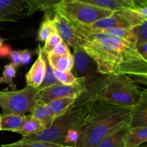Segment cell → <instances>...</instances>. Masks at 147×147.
<instances>
[{"label":"cell","mask_w":147,"mask_h":147,"mask_svg":"<svg viewBox=\"0 0 147 147\" xmlns=\"http://www.w3.org/2000/svg\"><path fill=\"white\" fill-rule=\"evenodd\" d=\"M73 27L83 40L80 48L96 62L99 74H127L146 84L147 61L138 53L136 45L116 36Z\"/></svg>","instance_id":"6da1fadb"},{"label":"cell","mask_w":147,"mask_h":147,"mask_svg":"<svg viewBox=\"0 0 147 147\" xmlns=\"http://www.w3.org/2000/svg\"><path fill=\"white\" fill-rule=\"evenodd\" d=\"M131 112V108L93 99L75 146L96 147L119 128L130 125Z\"/></svg>","instance_id":"7a4b0ae2"},{"label":"cell","mask_w":147,"mask_h":147,"mask_svg":"<svg viewBox=\"0 0 147 147\" xmlns=\"http://www.w3.org/2000/svg\"><path fill=\"white\" fill-rule=\"evenodd\" d=\"M103 76V75H102ZM101 76L88 85L86 92L76 98L74 103L60 116L55 118L49 128L38 133L23 136L20 142H47L64 145V141L68 130H80L90 110L92 100L96 98V91Z\"/></svg>","instance_id":"3957f363"},{"label":"cell","mask_w":147,"mask_h":147,"mask_svg":"<svg viewBox=\"0 0 147 147\" xmlns=\"http://www.w3.org/2000/svg\"><path fill=\"white\" fill-rule=\"evenodd\" d=\"M146 92V90H141L129 75H103L98 84L96 99L133 108L140 102Z\"/></svg>","instance_id":"277c9868"},{"label":"cell","mask_w":147,"mask_h":147,"mask_svg":"<svg viewBox=\"0 0 147 147\" xmlns=\"http://www.w3.org/2000/svg\"><path fill=\"white\" fill-rule=\"evenodd\" d=\"M71 25H90L109 17L113 11L82 2L78 0H63L53 8Z\"/></svg>","instance_id":"5b68a950"},{"label":"cell","mask_w":147,"mask_h":147,"mask_svg":"<svg viewBox=\"0 0 147 147\" xmlns=\"http://www.w3.org/2000/svg\"><path fill=\"white\" fill-rule=\"evenodd\" d=\"M38 100V92L30 86L20 90L0 91V108L3 114L31 112Z\"/></svg>","instance_id":"8992f818"},{"label":"cell","mask_w":147,"mask_h":147,"mask_svg":"<svg viewBox=\"0 0 147 147\" xmlns=\"http://www.w3.org/2000/svg\"><path fill=\"white\" fill-rule=\"evenodd\" d=\"M87 81L84 78H77L72 84H55L38 92V100L47 103L56 98H77L86 92L88 88Z\"/></svg>","instance_id":"52a82bcc"},{"label":"cell","mask_w":147,"mask_h":147,"mask_svg":"<svg viewBox=\"0 0 147 147\" xmlns=\"http://www.w3.org/2000/svg\"><path fill=\"white\" fill-rule=\"evenodd\" d=\"M45 16L47 17L54 30L68 46H71L73 48H81L83 40L76 33L73 26L59 13L53 10H50L45 11Z\"/></svg>","instance_id":"ba28073f"},{"label":"cell","mask_w":147,"mask_h":147,"mask_svg":"<svg viewBox=\"0 0 147 147\" xmlns=\"http://www.w3.org/2000/svg\"><path fill=\"white\" fill-rule=\"evenodd\" d=\"M73 74L76 78H84L88 84L102 76L98 73L96 63L80 48H73Z\"/></svg>","instance_id":"9c48e42d"},{"label":"cell","mask_w":147,"mask_h":147,"mask_svg":"<svg viewBox=\"0 0 147 147\" xmlns=\"http://www.w3.org/2000/svg\"><path fill=\"white\" fill-rule=\"evenodd\" d=\"M28 10L27 0H0V22L18 21Z\"/></svg>","instance_id":"30bf717a"},{"label":"cell","mask_w":147,"mask_h":147,"mask_svg":"<svg viewBox=\"0 0 147 147\" xmlns=\"http://www.w3.org/2000/svg\"><path fill=\"white\" fill-rule=\"evenodd\" d=\"M46 56L42 46L39 45L37 59L25 75L27 86L37 89L42 84L46 71Z\"/></svg>","instance_id":"8fae6325"},{"label":"cell","mask_w":147,"mask_h":147,"mask_svg":"<svg viewBox=\"0 0 147 147\" xmlns=\"http://www.w3.org/2000/svg\"><path fill=\"white\" fill-rule=\"evenodd\" d=\"M74 27H78L83 31L88 32L90 33H102V34L111 35L116 36L120 38L126 40L133 44L136 45L137 43V37L136 34L134 33L133 30L131 29L126 28H120V27H116V28H88L85 26L82 25H76Z\"/></svg>","instance_id":"7c38bea8"},{"label":"cell","mask_w":147,"mask_h":147,"mask_svg":"<svg viewBox=\"0 0 147 147\" xmlns=\"http://www.w3.org/2000/svg\"><path fill=\"white\" fill-rule=\"evenodd\" d=\"M85 26L88 28H116V27H120V28H126V29H133L131 28L129 23L120 15L117 11H113V14L109 17L106 18L101 19L96 22L93 23L90 25H82Z\"/></svg>","instance_id":"4fadbf2b"},{"label":"cell","mask_w":147,"mask_h":147,"mask_svg":"<svg viewBox=\"0 0 147 147\" xmlns=\"http://www.w3.org/2000/svg\"><path fill=\"white\" fill-rule=\"evenodd\" d=\"M47 61L53 69L58 71H72L73 59L71 52L64 54L48 53L46 54Z\"/></svg>","instance_id":"5bb4252c"},{"label":"cell","mask_w":147,"mask_h":147,"mask_svg":"<svg viewBox=\"0 0 147 147\" xmlns=\"http://www.w3.org/2000/svg\"><path fill=\"white\" fill-rule=\"evenodd\" d=\"M131 127L147 126V92L137 105L131 108Z\"/></svg>","instance_id":"9a60e30c"},{"label":"cell","mask_w":147,"mask_h":147,"mask_svg":"<svg viewBox=\"0 0 147 147\" xmlns=\"http://www.w3.org/2000/svg\"><path fill=\"white\" fill-rule=\"evenodd\" d=\"M147 141V126L131 127L125 136V147H139Z\"/></svg>","instance_id":"2e32d148"},{"label":"cell","mask_w":147,"mask_h":147,"mask_svg":"<svg viewBox=\"0 0 147 147\" xmlns=\"http://www.w3.org/2000/svg\"><path fill=\"white\" fill-rule=\"evenodd\" d=\"M130 128V125H126L119 128L106 137L96 147H125V136Z\"/></svg>","instance_id":"e0dca14e"},{"label":"cell","mask_w":147,"mask_h":147,"mask_svg":"<svg viewBox=\"0 0 147 147\" xmlns=\"http://www.w3.org/2000/svg\"><path fill=\"white\" fill-rule=\"evenodd\" d=\"M44 129L45 128L42 122L34 118L32 114H30L27 115H25V118L21 127L15 131V133L20 134L23 137L38 133Z\"/></svg>","instance_id":"ac0fdd59"},{"label":"cell","mask_w":147,"mask_h":147,"mask_svg":"<svg viewBox=\"0 0 147 147\" xmlns=\"http://www.w3.org/2000/svg\"><path fill=\"white\" fill-rule=\"evenodd\" d=\"M30 114L33 115L44 125L45 128H47L52 125L55 120V117L49 110L47 104L37 100L35 106Z\"/></svg>","instance_id":"d6986e66"},{"label":"cell","mask_w":147,"mask_h":147,"mask_svg":"<svg viewBox=\"0 0 147 147\" xmlns=\"http://www.w3.org/2000/svg\"><path fill=\"white\" fill-rule=\"evenodd\" d=\"M76 98L62 97L56 98L48 102L47 106L55 118L64 113L75 102Z\"/></svg>","instance_id":"ffe728a7"},{"label":"cell","mask_w":147,"mask_h":147,"mask_svg":"<svg viewBox=\"0 0 147 147\" xmlns=\"http://www.w3.org/2000/svg\"><path fill=\"white\" fill-rule=\"evenodd\" d=\"M25 115L21 114H3L1 115V131L15 132L21 127Z\"/></svg>","instance_id":"44dd1931"},{"label":"cell","mask_w":147,"mask_h":147,"mask_svg":"<svg viewBox=\"0 0 147 147\" xmlns=\"http://www.w3.org/2000/svg\"><path fill=\"white\" fill-rule=\"evenodd\" d=\"M63 0H27L29 6L27 16L38 11H47L58 5Z\"/></svg>","instance_id":"7402d4cb"},{"label":"cell","mask_w":147,"mask_h":147,"mask_svg":"<svg viewBox=\"0 0 147 147\" xmlns=\"http://www.w3.org/2000/svg\"><path fill=\"white\" fill-rule=\"evenodd\" d=\"M78 1L112 11H116L126 7H130L122 0H78Z\"/></svg>","instance_id":"603a6c76"},{"label":"cell","mask_w":147,"mask_h":147,"mask_svg":"<svg viewBox=\"0 0 147 147\" xmlns=\"http://www.w3.org/2000/svg\"><path fill=\"white\" fill-rule=\"evenodd\" d=\"M60 82L57 80V78L55 77L54 74V69L52 68V66L49 64L48 61H47V56H46V71L45 74L44 79H43L42 82L41 84L40 85L37 89V92L41 91L42 89H45V88L49 87L50 86L55 84H60Z\"/></svg>","instance_id":"cb8c5ba5"},{"label":"cell","mask_w":147,"mask_h":147,"mask_svg":"<svg viewBox=\"0 0 147 147\" xmlns=\"http://www.w3.org/2000/svg\"><path fill=\"white\" fill-rule=\"evenodd\" d=\"M17 69L13 66L12 63H9L4 66L2 76L0 77V84H7L12 90H15L16 84L13 82V79L16 76Z\"/></svg>","instance_id":"d4e9b609"},{"label":"cell","mask_w":147,"mask_h":147,"mask_svg":"<svg viewBox=\"0 0 147 147\" xmlns=\"http://www.w3.org/2000/svg\"><path fill=\"white\" fill-rule=\"evenodd\" d=\"M63 145L56 144H52V143L47 142H40V141H36V142H17L12 143L9 144H3L1 147H60Z\"/></svg>","instance_id":"484cf974"},{"label":"cell","mask_w":147,"mask_h":147,"mask_svg":"<svg viewBox=\"0 0 147 147\" xmlns=\"http://www.w3.org/2000/svg\"><path fill=\"white\" fill-rule=\"evenodd\" d=\"M54 31V28L51 25V24L49 22L47 17L45 16L44 20H43L42 22L41 23V25H40V29H39L37 38L40 41L44 43L48 38L49 36L52 34V33H53Z\"/></svg>","instance_id":"4316f807"},{"label":"cell","mask_w":147,"mask_h":147,"mask_svg":"<svg viewBox=\"0 0 147 147\" xmlns=\"http://www.w3.org/2000/svg\"><path fill=\"white\" fill-rule=\"evenodd\" d=\"M62 37L59 35L58 33L55 30L52 34L48 37V38L45 42V46L42 48L43 52L45 54H47L48 53L51 52L57 45L60 44L63 41Z\"/></svg>","instance_id":"83f0119b"},{"label":"cell","mask_w":147,"mask_h":147,"mask_svg":"<svg viewBox=\"0 0 147 147\" xmlns=\"http://www.w3.org/2000/svg\"><path fill=\"white\" fill-rule=\"evenodd\" d=\"M54 74L62 84H72L77 80V78L71 71H58L54 69Z\"/></svg>","instance_id":"f1b7e54d"},{"label":"cell","mask_w":147,"mask_h":147,"mask_svg":"<svg viewBox=\"0 0 147 147\" xmlns=\"http://www.w3.org/2000/svg\"><path fill=\"white\" fill-rule=\"evenodd\" d=\"M133 30L137 37V43L147 42V21L144 22L140 25L135 27Z\"/></svg>","instance_id":"f546056e"},{"label":"cell","mask_w":147,"mask_h":147,"mask_svg":"<svg viewBox=\"0 0 147 147\" xmlns=\"http://www.w3.org/2000/svg\"><path fill=\"white\" fill-rule=\"evenodd\" d=\"M79 133H80V130L77 128H70V130H68L66 134L63 146H75L78 138Z\"/></svg>","instance_id":"4dcf8cb0"},{"label":"cell","mask_w":147,"mask_h":147,"mask_svg":"<svg viewBox=\"0 0 147 147\" xmlns=\"http://www.w3.org/2000/svg\"><path fill=\"white\" fill-rule=\"evenodd\" d=\"M70 48H69V46L64 41L61 42L59 45H57L51 52L50 53H56V54H64V53H70Z\"/></svg>","instance_id":"1f68e13d"},{"label":"cell","mask_w":147,"mask_h":147,"mask_svg":"<svg viewBox=\"0 0 147 147\" xmlns=\"http://www.w3.org/2000/svg\"><path fill=\"white\" fill-rule=\"evenodd\" d=\"M9 56L12 61V64L16 69L21 64V51L20 50H11Z\"/></svg>","instance_id":"d6a6232c"},{"label":"cell","mask_w":147,"mask_h":147,"mask_svg":"<svg viewBox=\"0 0 147 147\" xmlns=\"http://www.w3.org/2000/svg\"><path fill=\"white\" fill-rule=\"evenodd\" d=\"M32 53L29 50H25L21 51V63L23 65H27L31 61Z\"/></svg>","instance_id":"836d02e7"},{"label":"cell","mask_w":147,"mask_h":147,"mask_svg":"<svg viewBox=\"0 0 147 147\" xmlns=\"http://www.w3.org/2000/svg\"><path fill=\"white\" fill-rule=\"evenodd\" d=\"M136 50L138 53L147 61V42L136 44Z\"/></svg>","instance_id":"e575fe53"},{"label":"cell","mask_w":147,"mask_h":147,"mask_svg":"<svg viewBox=\"0 0 147 147\" xmlns=\"http://www.w3.org/2000/svg\"><path fill=\"white\" fill-rule=\"evenodd\" d=\"M11 50V48L9 46L2 45L0 47V57H7V56H9Z\"/></svg>","instance_id":"d590c367"},{"label":"cell","mask_w":147,"mask_h":147,"mask_svg":"<svg viewBox=\"0 0 147 147\" xmlns=\"http://www.w3.org/2000/svg\"><path fill=\"white\" fill-rule=\"evenodd\" d=\"M123 1H124L126 4H127L131 8H135L136 7V0H122Z\"/></svg>","instance_id":"8d00e7d4"},{"label":"cell","mask_w":147,"mask_h":147,"mask_svg":"<svg viewBox=\"0 0 147 147\" xmlns=\"http://www.w3.org/2000/svg\"><path fill=\"white\" fill-rule=\"evenodd\" d=\"M3 42H4V40H3V38H1V37H0V47L3 45Z\"/></svg>","instance_id":"74e56055"},{"label":"cell","mask_w":147,"mask_h":147,"mask_svg":"<svg viewBox=\"0 0 147 147\" xmlns=\"http://www.w3.org/2000/svg\"><path fill=\"white\" fill-rule=\"evenodd\" d=\"M60 147H76L74 146H61Z\"/></svg>","instance_id":"f35d334b"},{"label":"cell","mask_w":147,"mask_h":147,"mask_svg":"<svg viewBox=\"0 0 147 147\" xmlns=\"http://www.w3.org/2000/svg\"><path fill=\"white\" fill-rule=\"evenodd\" d=\"M139 147H147V146L146 145V144H144V145H141L140 146H139Z\"/></svg>","instance_id":"ab89813d"},{"label":"cell","mask_w":147,"mask_h":147,"mask_svg":"<svg viewBox=\"0 0 147 147\" xmlns=\"http://www.w3.org/2000/svg\"><path fill=\"white\" fill-rule=\"evenodd\" d=\"M0 131H1V115H0Z\"/></svg>","instance_id":"60d3db41"}]
</instances>
